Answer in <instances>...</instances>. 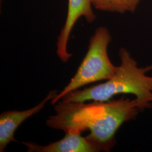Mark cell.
<instances>
[{"label": "cell", "mask_w": 152, "mask_h": 152, "mask_svg": "<svg viewBox=\"0 0 152 152\" xmlns=\"http://www.w3.org/2000/svg\"><path fill=\"white\" fill-rule=\"evenodd\" d=\"M55 90L50 91L36 106L25 110H8L0 114V152H4L11 142H16L15 133L19 126L29 117L44 108L46 104L52 100L59 93Z\"/></svg>", "instance_id": "cell-5"}, {"label": "cell", "mask_w": 152, "mask_h": 152, "mask_svg": "<svg viewBox=\"0 0 152 152\" xmlns=\"http://www.w3.org/2000/svg\"><path fill=\"white\" fill-rule=\"evenodd\" d=\"M121 64L114 76L104 83L83 90H77L65 95L64 102H106L119 94H132L138 100L152 106V76L147 73L152 71V64L139 67L136 60L125 48L119 51Z\"/></svg>", "instance_id": "cell-2"}, {"label": "cell", "mask_w": 152, "mask_h": 152, "mask_svg": "<svg viewBox=\"0 0 152 152\" xmlns=\"http://www.w3.org/2000/svg\"><path fill=\"white\" fill-rule=\"evenodd\" d=\"M112 37L107 28H98L90 38L87 53L75 75L51 103L54 105L68 93L93 82L108 80L114 76L117 67L111 62L108 47Z\"/></svg>", "instance_id": "cell-3"}, {"label": "cell", "mask_w": 152, "mask_h": 152, "mask_svg": "<svg viewBox=\"0 0 152 152\" xmlns=\"http://www.w3.org/2000/svg\"><path fill=\"white\" fill-rule=\"evenodd\" d=\"M28 152H99L98 148L81 134L65 132L62 139L46 145H40L32 141L21 142Z\"/></svg>", "instance_id": "cell-6"}, {"label": "cell", "mask_w": 152, "mask_h": 152, "mask_svg": "<svg viewBox=\"0 0 152 152\" xmlns=\"http://www.w3.org/2000/svg\"><path fill=\"white\" fill-rule=\"evenodd\" d=\"M96 10L119 14L135 11L140 0H90Z\"/></svg>", "instance_id": "cell-7"}, {"label": "cell", "mask_w": 152, "mask_h": 152, "mask_svg": "<svg viewBox=\"0 0 152 152\" xmlns=\"http://www.w3.org/2000/svg\"><path fill=\"white\" fill-rule=\"evenodd\" d=\"M148 109L136 98L123 96L106 102H64L54 105L55 114L46 121L51 129L65 132L82 134L89 131L88 139L100 152H109L116 144L115 134L125 122L135 120L140 112Z\"/></svg>", "instance_id": "cell-1"}, {"label": "cell", "mask_w": 152, "mask_h": 152, "mask_svg": "<svg viewBox=\"0 0 152 152\" xmlns=\"http://www.w3.org/2000/svg\"><path fill=\"white\" fill-rule=\"evenodd\" d=\"M92 7L90 0H68L65 23L60 31L56 42V54L64 63H66L72 56L68 52L67 46L76 22L81 17H84L88 23H91L96 19Z\"/></svg>", "instance_id": "cell-4"}]
</instances>
